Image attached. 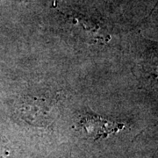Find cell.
I'll return each instance as SVG.
<instances>
[{
  "label": "cell",
  "instance_id": "obj_1",
  "mask_svg": "<svg viewBox=\"0 0 158 158\" xmlns=\"http://www.w3.org/2000/svg\"><path fill=\"white\" fill-rule=\"evenodd\" d=\"M79 125L87 135L93 140L106 138L124 128V124L111 121L95 113H86L81 116Z\"/></svg>",
  "mask_w": 158,
  "mask_h": 158
},
{
  "label": "cell",
  "instance_id": "obj_2",
  "mask_svg": "<svg viewBox=\"0 0 158 158\" xmlns=\"http://www.w3.org/2000/svg\"><path fill=\"white\" fill-rule=\"evenodd\" d=\"M21 111H25V114L27 115L26 117L30 118L32 115H36L35 119L38 118V115H45L48 114L52 110V106L48 102L45 100H40L39 98L32 99L29 98L27 100L24 101L21 105Z\"/></svg>",
  "mask_w": 158,
  "mask_h": 158
},
{
  "label": "cell",
  "instance_id": "obj_3",
  "mask_svg": "<svg viewBox=\"0 0 158 158\" xmlns=\"http://www.w3.org/2000/svg\"><path fill=\"white\" fill-rule=\"evenodd\" d=\"M141 65L143 67V72L146 74L148 78H155L158 80V55L148 54L145 57Z\"/></svg>",
  "mask_w": 158,
  "mask_h": 158
}]
</instances>
